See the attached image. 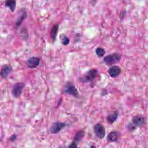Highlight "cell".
<instances>
[{"mask_svg": "<svg viewBox=\"0 0 148 148\" xmlns=\"http://www.w3.org/2000/svg\"><path fill=\"white\" fill-rule=\"evenodd\" d=\"M98 73L97 69H91L79 78V81L82 83L92 82L97 76Z\"/></svg>", "mask_w": 148, "mask_h": 148, "instance_id": "cell-1", "label": "cell"}, {"mask_svg": "<svg viewBox=\"0 0 148 148\" xmlns=\"http://www.w3.org/2000/svg\"><path fill=\"white\" fill-rule=\"evenodd\" d=\"M64 92L66 94L73 96L74 97L77 98L79 97V93L77 89L73 83L70 82H67L65 85Z\"/></svg>", "mask_w": 148, "mask_h": 148, "instance_id": "cell-2", "label": "cell"}, {"mask_svg": "<svg viewBox=\"0 0 148 148\" xmlns=\"http://www.w3.org/2000/svg\"><path fill=\"white\" fill-rule=\"evenodd\" d=\"M121 59V54L118 53H113L106 56L104 58L103 61L107 65H112L119 62Z\"/></svg>", "mask_w": 148, "mask_h": 148, "instance_id": "cell-3", "label": "cell"}, {"mask_svg": "<svg viewBox=\"0 0 148 148\" xmlns=\"http://www.w3.org/2000/svg\"><path fill=\"white\" fill-rule=\"evenodd\" d=\"M25 84L23 83H17L13 86L12 94L15 98H18L22 95Z\"/></svg>", "mask_w": 148, "mask_h": 148, "instance_id": "cell-4", "label": "cell"}, {"mask_svg": "<svg viewBox=\"0 0 148 148\" xmlns=\"http://www.w3.org/2000/svg\"><path fill=\"white\" fill-rule=\"evenodd\" d=\"M66 125L65 123L60 121L53 123L50 128V132L53 134H58L64 129Z\"/></svg>", "mask_w": 148, "mask_h": 148, "instance_id": "cell-5", "label": "cell"}, {"mask_svg": "<svg viewBox=\"0 0 148 148\" xmlns=\"http://www.w3.org/2000/svg\"><path fill=\"white\" fill-rule=\"evenodd\" d=\"M93 130L96 136L99 139H103L105 136V129L103 125L100 123L95 125L93 127Z\"/></svg>", "mask_w": 148, "mask_h": 148, "instance_id": "cell-6", "label": "cell"}, {"mask_svg": "<svg viewBox=\"0 0 148 148\" xmlns=\"http://www.w3.org/2000/svg\"><path fill=\"white\" fill-rule=\"evenodd\" d=\"M40 62V60L39 58L32 57L27 60L26 65L30 69H35L39 66Z\"/></svg>", "mask_w": 148, "mask_h": 148, "instance_id": "cell-7", "label": "cell"}, {"mask_svg": "<svg viewBox=\"0 0 148 148\" xmlns=\"http://www.w3.org/2000/svg\"><path fill=\"white\" fill-rule=\"evenodd\" d=\"M12 67L9 65H5L2 66L1 71V75L3 78H6L12 72Z\"/></svg>", "mask_w": 148, "mask_h": 148, "instance_id": "cell-8", "label": "cell"}, {"mask_svg": "<svg viewBox=\"0 0 148 148\" xmlns=\"http://www.w3.org/2000/svg\"><path fill=\"white\" fill-rule=\"evenodd\" d=\"M121 73V68L117 66H113L108 70L109 75L112 78H116L118 77Z\"/></svg>", "mask_w": 148, "mask_h": 148, "instance_id": "cell-9", "label": "cell"}, {"mask_svg": "<svg viewBox=\"0 0 148 148\" xmlns=\"http://www.w3.org/2000/svg\"><path fill=\"white\" fill-rule=\"evenodd\" d=\"M132 122L135 126H141L145 123V119L143 116H135L132 119Z\"/></svg>", "mask_w": 148, "mask_h": 148, "instance_id": "cell-10", "label": "cell"}, {"mask_svg": "<svg viewBox=\"0 0 148 148\" xmlns=\"http://www.w3.org/2000/svg\"><path fill=\"white\" fill-rule=\"evenodd\" d=\"M85 135V132L84 130H80L76 132L73 138V142L78 144L82 141Z\"/></svg>", "mask_w": 148, "mask_h": 148, "instance_id": "cell-11", "label": "cell"}, {"mask_svg": "<svg viewBox=\"0 0 148 148\" xmlns=\"http://www.w3.org/2000/svg\"><path fill=\"white\" fill-rule=\"evenodd\" d=\"M119 133L118 132L112 131L110 132L107 137V139L110 142H116L118 140Z\"/></svg>", "mask_w": 148, "mask_h": 148, "instance_id": "cell-12", "label": "cell"}, {"mask_svg": "<svg viewBox=\"0 0 148 148\" xmlns=\"http://www.w3.org/2000/svg\"><path fill=\"white\" fill-rule=\"evenodd\" d=\"M118 116L119 112L117 111L113 112L110 114H109L107 116V122L110 124H112L114 122H116L118 117Z\"/></svg>", "mask_w": 148, "mask_h": 148, "instance_id": "cell-13", "label": "cell"}, {"mask_svg": "<svg viewBox=\"0 0 148 148\" xmlns=\"http://www.w3.org/2000/svg\"><path fill=\"white\" fill-rule=\"evenodd\" d=\"M5 5L12 12H14L16 8V0H6Z\"/></svg>", "mask_w": 148, "mask_h": 148, "instance_id": "cell-14", "label": "cell"}, {"mask_svg": "<svg viewBox=\"0 0 148 148\" xmlns=\"http://www.w3.org/2000/svg\"><path fill=\"white\" fill-rule=\"evenodd\" d=\"M27 17V14L26 12L25 11H23L21 15L17 19L16 22V26L17 27H19L22 24L23 21Z\"/></svg>", "mask_w": 148, "mask_h": 148, "instance_id": "cell-15", "label": "cell"}, {"mask_svg": "<svg viewBox=\"0 0 148 148\" xmlns=\"http://www.w3.org/2000/svg\"><path fill=\"white\" fill-rule=\"evenodd\" d=\"M59 25L58 24L54 25L52 28L51 32V37L52 40L53 42L56 40V37L58 31Z\"/></svg>", "mask_w": 148, "mask_h": 148, "instance_id": "cell-16", "label": "cell"}, {"mask_svg": "<svg viewBox=\"0 0 148 148\" xmlns=\"http://www.w3.org/2000/svg\"><path fill=\"white\" fill-rule=\"evenodd\" d=\"M60 39L62 44L64 45H67L70 43V39L66 35H64V34H61L60 36Z\"/></svg>", "mask_w": 148, "mask_h": 148, "instance_id": "cell-17", "label": "cell"}, {"mask_svg": "<svg viewBox=\"0 0 148 148\" xmlns=\"http://www.w3.org/2000/svg\"><path fill=\"white\" fill-rule=\"evenodd\" d=\"M96 53L99 58H102L105 54L106 51L102 47H99L96 49Z\"/></svg>", "mask_w": 148, "mask_h": 148, "instance_id": "cell-18", "label": "cell"}, {"mask_svg": "<svg viewBox=\"0 0 148 148\" xmlns=\"http://www.w3.org/2000/svg\"><path fill=\"white\" fill-rule=\"evenodd\" d=\"M17 138V135H16V134H13V135H12V136H11V137H10V140H11L12 142H14L16 141Z\"/></svg>", "mask_w": 148, "mask_h": 148, "instance_id": "cell-19", "label": "cell"}, {"mask_svg": "<svg viewBox=\"0 0 148 148\" xmlns=\"http://www.w3.org/2000/svg\"><path fill=\"white\" fill-rule=\"evenodd\" d=\"M77 145V144L73 141L72 143L69 145V147L70 148H77L78 147Z\"/></svg>", "mask_w": 148, "mask_h": 148, "instance_id": "cell-20", "label": "cell"}, {"mask_svg": "<svg viewBox=\"0 0 148 148\" xmlns=\"http://www.w3.org/2000/svg\"><path fill=\"white\" fill-rule=\"evenodd\" d=\"M126 14V12L125 11H122L120 13V18L121 19H123Z\"/></svg>", "mask_w": 148, "mask_h": 148, "instance_id": "cell-21", "label": "cell"}]
</instances>
